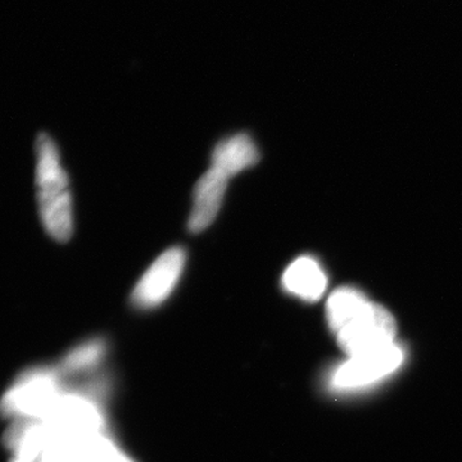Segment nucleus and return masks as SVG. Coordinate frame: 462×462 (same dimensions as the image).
<instances>
[{"mask_svg": "<svg viewBox=\"0 0 462 462\" xmlns=\"http://www.w3.org/2000/svg\"><path fill=\"white\" fill-rule=\"evenodd\" d=\"M227 182L229 178L215 167L203 173L194 189L193 208L188 221L191 233H200L214 223L223 205Z\"/></svg>", "mask_w": 462, "mask_h": 462, "instance_id": "nucleus-5", "label": "nucleus"}, {"mask_svg": "<svg viewBox=\"0 0 462 462\" xmlns=\"http://www.w3.org/2000/svg\"><path fill=\"white\" fill-rule=\"evenodd\" d=\"M370 300L355 288H339L328 300L327 316L330 329L338 333L348 322L357 318Z\"/></svg>", "mask_w": 462, "mask_h": 462, "instance_id": "nucleus-8", "label": "nucleus"}, {"mask_svg": "<svg viewBox=\"0 0 462 462\" xmlns=\"http://www.w3.org/2000/svg\"><path fill=\"white\" fill-rule=\"evenodd\" d=\"M282 285L291 296L307 302H315L327 291L328 276L318 260L303 256L294 260L285 269Z\"/></svg>", "mask_w": 462, "mask_h": 462, "instance_id": "nucleus-6", "label": "nucleus"}, {"mask_svg": "<svg viewBox=\"0 0 462 462\" xmlns=\"http://www.w3.org/2000/svg\"><path fill=\"white\" fill-rule=\"evenodd\" d=\"M185 263L187 252L181 247L163 252L135 285L132 296L134 306L148 310L162 305L180 281Z\"/></svg>", "mask_w": 462, "mask_h": 462, "instance_id": "nucleus-4", "label": "nucleus"}, {"mask_svg": "<svg viewBox=\"0 0 462 462\" xmlns=\"http://www.w3.org/2000/svg\"><path fill=\"white\" fill-rule=\"evenodd\" d=\"M107 354V345L103 339H91L69 352L63 361L60 372L80 374L89 372L102 363Z\"/></svg>", "mask_w": 462, "mask_h": 462, "instance_id": "nucleus-9", "label": "nucleus"}, {"mask_svg": "<svg viewBox=\"0 0 462 462\" xmlns=\"http://www.w3.org/2000/svg\"><path fill=\"white\" fill-rule=\"evenodd\" d=\"M403 358L402 348L396 343L354 356L333 373L331 385L340 391L367 387L396 372L402 365Z\"/></svg>", "mask_w": 462, "mask_h": 462, "instance_id": "nucleus-3", "label": "nucleus"}, {"mask_svg": "<svg viewBox=\"0 0 462 462\" xmlns=\"http://www.w3.org/2000/svg\"><path fill=\"white\" fill-rule=\"evenodd\" d=\"M397 325L384 307L370 302L363 312L337 333L340 348L349 357L394 343Z\"/></svg>", "mask_w": 462, "mask_h": 462, "instance_id": "nucleus-2", "label": "nucleus"}, {"mask_svg": "<svg viewBox=\"0 0 462 462\" xmlns=\"http://www.w3.org/2000/svg\"><path fill=\"white\" fill-rule=\"evenodd\" d=\"M36 188L42 226L57 242H67L74 233L72 194L56 143L47 134L36 141Z\"/></svg>", "mask_w": 462, "mask_h": 462, "instance_id": "nucleus-1", "label": "nucleus"}, {"mask_svg": "<svg viewBox=\"0 0 462 462\" xmlns=\"http://www.w3.org/2000/svg\"><path fill=\"white\" fill-rule=\"evenodd\" d=\"M260 161V151L248 134H236L218 143L212 153V167L227 178L238 175Z\"/></svg>", "mask_w": 462, "mask_h": 462, "instance_id": "nucleus-7", "label": "nucleus"}]
</instances>
